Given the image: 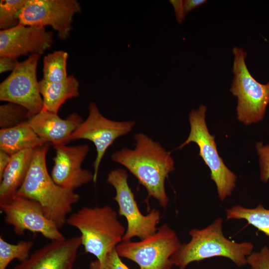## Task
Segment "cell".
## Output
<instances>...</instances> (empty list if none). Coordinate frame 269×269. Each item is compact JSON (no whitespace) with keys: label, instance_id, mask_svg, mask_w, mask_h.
<instances>
[{"label":"cell","instance_id":"1","mask_svg":"<svg viewBox=\"0 0 269 269\" xmlns=\"http://www.w3.org/2000/svg\"><path fill=\"white\" fill-rule=\"evenodd\" d=\"M135 147L132 149L123 148L114 152L112 159L127 168L146 189L148 197L156 199L165 208L169 201L164 182L169 173L175 169L170 153L160 143L147 135L136 134Z\"/></svg>","mask_w":269,"mask_h":269},{"label":"cell","instance_id":"14","mask_svg":"<svg viewBox=\"0 0 269 269\" xmlns=\"http://www.w3.org/2000/svg\"><path fill=\"white\" fill-rule=\"evenodd\" d=\"M53 43V34L45 27L19 24L0 31V57L16 60L28 54L41 55Z\"/></svg>","mask_w":269,"mask_h":269},{"label":"cell","instance_id":"25","mask_svg":"<svg viewBox=\"0 0 269 269\" xmlns=\"http://www.w3.org/2000/svg\"><path fill=\"white\" fill-rule=\"evenodd\" d=\"M89 269H130L118 254L116 248L109 252L102 262L96 260L89 264Z\"/></svg>","mask_w":269,"mask_h":269},{"label":"cell","instance_id":"16","mask_svg":"<svg viewBox=\"0 0 269 269\" xmlns=\"http://www.w3.org/2000/svg\"><path fill=\"white\" fill-rule=\"evenodd\" d=\"M83 121L76 113L63 119L58 114L42 110L26 122L41 139L54 146L68 143L71 134Z\"/></svg>","mask_w":269,"mask_h":269},{"label":"cell","instance_id":"31","mask_svg":"<svg viewBox=\"0 0 269 269\" xmlns=\"http://www.w3.org/2000/svg\"><path fill=\"white\" fill-rule=\"evenodd\" d=\"M11 156L3 150H0V178L7 167Z\"/></svg>","mask_w":269,"mask_h":269},{"label":"cell","instance_id":"29","mask_svg":"<svg viewBox=\"0 0 269 269\" xmlns=\"http://www.w3.org/2000/svg\"><path fill=\"white\" fill-rule=\"evenodd\" d=\"M17 61L8 57H0V73L12 71Z\"/></svg>","mask_w":269,"mask_h":269},{"label":"cell","instance_id":"4","mask_svg":"<svg viewBox=\"0 0 269 269\" xmlns=\"http://www.w3.org/2000/svg\"><path fill=\"white\" fill-rule=\"evenodd\" d=\"M66 223L80 231L85 252L99 262L122 242L126 232L116 212L109 205L83 207L68 216Z\"/></svg>","mask_w":269,"mask_h":269},{"label":"cell","instance_id":"7","mask_svg":"<svg viewBox=\"0 0 269 269\" xmlns=\"http://www.w3.org/2000/svg\"><path fill=\"white\" fill-rule=\"evenodd\" d=\"M181 245L175 231L164 224L139 241H122L116 250L121 258L135 263L139 269H171V258Z\"/></svg>","mask_w":269,"mask_h":269},{"label":"cell","instance_id":"20","mask_svg":"<svg viewBox=\"0 0 269 269\" xmlns=\"http://www.w3.org/2000/svg\"><path fill=\"white\" fill-rule=\"evenodd\" d=\"M227 219H244L269 237V209L261 204L254 208H249L240 205L226 210Z\"/></svg>","mask_w":269,"mask_h":269},{"label":"cell","instance_id":"15","mask_svg":"<svg viewBox=\"0 0 269 269\" xmlns=\"http://www.w3.org/2000/svg\"><path fill=\"white\" fill-rule=\"evenodd\" d=\"M80 236L51 242L36 250L14 269H74Z\"/></svg>","mask_w":269,"mask_h":269},{"label":"cell","instance_id":"12","mask_svg":"<svg viewBox=\"0 0 269 269\" xmlns=\"http://www.w3.org/2000/svg\"><path fill=\"white\" fill-rule=\"evenodd\" d=\"M81 11L76 0H27L19 15V24L38 27L51 26L59 39L65 40L72 30L74 15Z\"/></svg>","mask_w":269,"mask_h":269},{"label":"cell","instance_id":"11","mask_svg":"<svg viewBox=\"0 0 269 269\" xmlns=\"http://www.w3.org/2000/svg\"><path fill=\"white\" fill-rule=\"evenodd\" d=\"M5 224L10 225L17 236L25 231L39 233L51 241H60L65 237L58 226L45 215L36 201L16 195L6 203L0 205Z\"/></svg>","mask_w":269,"mask_h":269},{"label":"cell","instance_id":"5","mask_svg":"<svg viewBox=\"0 0 269 269\" xmlns=\"http://www.w3.org/2000/svg\"><path fill=\"white\" fill-rule=\"evenodd\" d=\"M234 78L230 92L238 98L237 118L246 125L257 123L265 116L269 104V81L263 84L257 81L249 72L245 59L247 53L243 49H232Z\"/></svg>","mask_w":269,"mask_h":269},{"label":"cell","instance_id":"6","mask_svg":"<svg viewBox=\"0 0 269 269\" xmlns=\"http://www.w3.org/2000/svg\"><path fill=\"white\" fill-rule=\"evenodd\" d=\"M206 110L205 106L201 105L198 109L191 111L189 116V136L176 149H181L190 142L197 144L199 155L210 169L211 179L216 185L220 200L223 201L232 194L236 186L237 176L226 166L219 156L215 136L209 133L206 123Z\"/></svg>","mask_w":269,"mask_h":269},{"label":"cell","instance_id":"30","mask_svg":"<svg viewBox=\"0 0 269 269\" xmlns=\"http://www.w3.org/2000/svg\"><path fill=\"white\" fill-rule=\"evenodd\" d=\"M206 0H183V6L185 15L189 12L206 3Z\"/></svg>","mask_w":269,"mask_h":269},{"label":"cell","instance_id":"2","mask_svg":"<svg viewBox=\"0 0 269 269\" xmlns=\"http://www.w3.org/2000/svg\"><path fill=\"white\" fill-rule=\"evenodd\" d=\"M49 144L34 149L27 174L16 195L38 202L46 216L61 229L80 197L74 191L57 185L48 173L46 159Z\"/></svg>","mask_w":269,"mask_h":269},{"label":"cell","instance_id":"17","mask_svg":"<svg viewBox=\"0 0 269 269\" xmlns=\"http://www.w3.org/2000/svg\"><path fill=\"white\" fill-rule=\"evenodd\" d=\"M34 149H26L12 156L0 178V205L7 203L16 195L29 168Z\"/></svg>","mask_w":269,"mask_h":269},{"label":"cell","instance_id":"8","mask_svg":"<svg viewBox=\"0 0 269 269\" xmlns=\"http://www.w3.org/2000/svg\"><path fill=\"white\" fill-rule=\"evenodd\" d=\"M128 179L126 170L122 168L111 171L107 179V182L116 190V195L113 199L118 204L119 214L124 216L128 223L122 241H131L134 237L142 240L154 234L160 218L159 212L154 208L146 215L140 212Z\"/></svg>","mask_w":269,"mask_h":269},{"label":"cell","instance_id":"22","mask_svg":"<svg viewBox=\"0 0 269 269\" xmlns=\"http://www.w3.org/2000/svg\"><path fill=\"white\" fill-rule=\"evenodd\" d=\"M32 241H20L12 244L0 237V269H6L14 260L22 262L29 257V252L33 247Z\"/></svg>","mask_w":269,"mask_h":269},{"label":"cell","instance_id":"10","mask_svg":"<svg viewBox=\"0 0 269 269\" xmlns=\"http://www.w3.org/2000/svg\"><path fill=\"white\" fill-rule=\"evenodd\" d=\"M89 115L70 137V141L85 139L91 141L95 145L97 156L93 163L94 178L96 182L99 166L103 156L109 146L118 137L130 133L135 125L134 121L118 122L103 116L95 103L88 106Z\"/></svg>","mask_w":269,"mask_h":269},{"label":"cell","instance_id":"3","mask_svg":"<svg viewBox=\"0 0 269 269\" xmlns=\"http://www.w3.org/2000/svg\"><path fill=\"white\" fill-rule=\"evenodd\" d=\"M223 219L218 218L202 229L190 230V241L182 244L171 258L173 265L179 269H185L193 262L215 257L229 259L238 267L247 264V258L254 248L253 244L238 243L227 238L223 232Z\"/></svg>","mask_w":269,"mask_h":269},{"label":"cell","instance_id":"21","mask_svg":"<svg viewBox=\"0 0 269 269\" xmlns=\"http://www.w3.org/2000/svg\"><path fill=\"white\" fill-rule=\"evenodd\" d=\"M68 54L64 50H57L44 56L43 79L50 82L63 81L67 77V61Z\"/></svg>","mask_w":269,"mask_h":269},{"label":"cell","instance_id":"9","mask_svg":"<svg viewBox=\"0 0 269 269\" xmlns=\"http://www.w3.org/2000/svg\"><path fill=\"white\" fill-rule=\"evenodd\" d=\"M39 57V54H32L23 61H17L10 75L0 84V100L24 107L30 118L43 109L36 77Z\"/></svg>","mask_w":269,"mask_h":269},{"label":"cell","instance_id":"26","mask_svg":"<svg viewBox=\"0 0 269 269\" xmlns=\"http://www.w3.org/2000/svg\"><path fill=\"white\" fill-rule=\"evenodd\" d=\"M260 167V178L264 182L269 180V144L264 145L262 142L256 143Z\"/></svg>","mask_w":269,"mask_h":269},{"label":"cell","instance_id":"18","mask_svg":"<svg viewBox=\"0 0 269 269\" xmlns=\"http://www.w3.org/2000/svg\"><path fill=\"white\" fill-rule=\"evenodd\" d=\"M39 90L43 101L42 110L58 114L65 101L79 96V82L71 75L64 80L50 82L42 79L38 83Z\"/></svg>","mask_w":269,"mask_h":269},{"label":"cell","instance_id":"27","mask_svg":"<svg viewBox=\"0 0 269 269\" xmlns=\"http://www.w3.org/2000/svg\"><path fill=\"white\" fill-rule=\"evenodd\" d=\"M251 269H269V249L265 246L259 252H252L247 258Z\"/></svg>","mask_w":269,"mask_h":269},{"label":"cell","instance_id":"13","mask_svg":"<svg viewBox=\"0 0 269 269\" xmlns=\"http://www.w3.org/2000/svg\"><path fill=\"white\" fill-rule=\"evenodd\" d=\"M56 155L51 176L59 186L65 189H75L93 180L94 173L82 168L88 152L87 144L54 146Z\"/></svg>","mask_w":269,"mask_h":269},{"label":"cell","instance_id":"28","mask_svg":"<svg viewBox=\"0 0 269 269\" xmlns=\"http://www.w3.org/2000/svg\"><path fill=\"white\" fill-rule=\"evenodd\" d=\"M169 2L173 6L177 22L179 24H182L185 19V16L183 6V0H169Z\"/></svg>","mask_w":269,"mask_h":269},{"label":"cell","instance_id":"19","mask_svg":"<svg viewBox=\"0 0 269 269\" xmlns=\"http://www.w3.org/2000/svg\"><path fill=\"white\" fill-rule=\"evenodd\" d=\"M46 143L26 121L16 127L0 130V150L10 156L24 150L35 149Z\"/></svg>","mask_w":269,"mask_h":269},{"label":"cell","instance_id":"24","mask_svg":"<svg viewBox=\"0 0 269 269\" xmlns=\"http://www.w3.org/2000/svg\"><path fill=\"white\" fill-rule=\"evenodd\" d=\"M29 118L28 111L21 105L7 103L0 106L1 129L16 127L27 121Z\"/></svg>","mask_w":269,"mask_h":269},{"label":"cell","instance_id":"23","mask_svg":"<svg viewBox=\"0 0 269 269\" xmlns=\"http://www.w3.org/2000/svg\"><path fill=\"white\" fill-rule=\"evenodd\" d=\"M27 0L0 1V28L6 30L19 24V15Z\"/></svg>","mask_w":269,"mask_h":269}]
</instances>
